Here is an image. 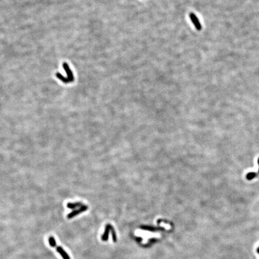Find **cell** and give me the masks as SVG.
<instances>
[{
	"label": "cell",
	"instance_id": "1",
	"mask_svg": "<svg viewBox=\"0 0 259 259\" xmlns=\"http://www.w3.org/2000/svg\"><path fill=\"white\" fill-rule=\"evenodd\" d=\"M49 244L52 247L56 248V250L57 251H58L59 253L60 254V255L62 256V257L63 259H70V257H69L68 254L67 253V252L65 251L60 246H57L56 243V240L55 239V238L53 237V236H50L49 238Z\"/></svg>",
	"mask_w": 259,
	"mask_h": 259
},
{
	"label": "cell",
	"instance_id": "2",
	"mask_svg": "<svg viewBox=\"0 0 259 259\" xmlns=\"http://www.w3.org/2000/svg\"><path fill=\"white\" fill-rule=\"evenodd\" d=\"M88 209V206L83 204V205L80 208H77L75 210H73V211H71L70 213H69L68 215H67V218L69 220L72 219L73 218H74L76 217V216L79 215L80 214L84 212L87 211Z\"/></svg>",
	"mask_w": 259,
	"mask_h": 259
},
{
	"label": "cell",
	"instance_id": "3",
	"mask_svg": "<svg viewBox=\"0 0 259 259\" xmlns=\"http://www.w3.org/2000/svg\"><path fill=\"white\" fill-rule=\"evenodd\" d=\"M189 18H190V19L194 24V25L196 28L197 30L200 31L202 28V26L200 23L199 20L198 19V18L197 17L194 13H189Z\"/></svg>",
	"mask_w": 259,
	"mask_h": 259
},
{
	"label": "cell",
	"instance_id": "4",
	"mask_svg": "<svg viewBox=\"0 0 259 259\" xmlns=\"http://www.w3.org/2000/svg\"><path fill=\"white\" fill-rule=\"evenodd\" d=\"M83 205V203H82L81 202H69L67 204V208H68V209H72V210H75L79 208H80Z\"/></svg>",
	"mask_w": 259,
	"mask_h": 259
},
{
	"label": "cell",
	"instance_id": "5",
	"mask_svg": "<svg viewBox=\"0 0 259 259\" xmlns=\"http://www.w3.org/2000/svg\"><path fill=\"white\" fill-rule=\"evenodd\" d=\"M112 227V225H111V224H108L106 226L105 233H103V234L101 236L102 240H103V241H107L108 239V237H109V233L110 231H111Z\"/></svg>",
	"mask_w": 259,
	"mask_h": 259
},
{
	"label": "cell",
	"instance_id": "6",
	"mask_svg": "<svg viewBox=\"0 0 259 259\" xmlns=\"http://www.w3.org/2000/svg\"><path fill=\"white\" fill-rule=\"evenodd\" d=\"M63 66H64V68L65 69V70H66V72H67V74L68 75V78H69V79H70V80L71 81V82H73V80H74V77H73V73L71 72V71L70 70V68H69L68 65L66 64V63H64V64H63Z\"/></svg>",
	"mask_w": 259,
	"mask_h": 259
},
{
	"label": "cell",
	"instance_id": "7",
	"mask_svg": "<svg viewBox=\"0 0 259 259\" xmlns=\"http://www.w3.org/2000/svg\"><path fill=\"white\" fill-rule=\"evenodd\" d=\"M257 176V174L256 172H250L247 173V175H246V178L248 179V180H252L254 178H256V177Z\"/></svg>",
	"mask_w": 259,
	"mask_h": 259
},
{
	"label": "cell",
	"instance_id": "8",
	"mask_svg": "<svg viewBox=\"0 0 259 259\" xmlns=\"http://www.w3.org/2000/svg\"><path fill=\"white\" fill-rule=\"evenodd\" d=\"M142 229H146L149 230L150 231H156L157 230H162V228H156L154 227H149V226H144V227H142Z\"/></svg>",
	"mask_w": 259,
	"mask_h": 259
},
{
	"label": "cell",
	"instance_id": "9",
	"mask_svg": "<svg viewBox=\"0 0 259 259\" xmlns=\"http://www.w3.org/2000/svg\"><path fill=\"white\" fill-rule=\"evenodd\" d=\"M257 252L259 254V247H258L257 249Z\"/></svg>",
	"mask_w": 259,
	"mask_h": 259
},
{
	"label": "cell",
	"instance_id": "10",
	"mask_svg": "<svg viewBox=\"0 0 259 259\" xmlns=\"http://www.w3.org/2000/svg\"><path fill=\"white\" fill-rule=\"evenodd\" d=\"M257 162H258V166H259V158H258V160H257ZM258 173H259V168H258Z\"/></svg>",
	"mask_w": 259,
	"mask_h": 259
}]
</instances>
